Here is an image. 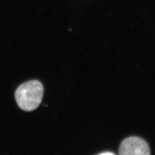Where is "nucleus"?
<instances>
[{"label":"nucleus","mask_w":155,"mask_h":155,"mask_svg":"<svg viewBox=\"0 0 155 155\" xmlns=\"http://www.w3.org/2000/svg\"><path fill=\"white\" fill-rule=\"evenodd\" d=\"M43 91V85L38 80H31L21 84L15 93L18 106L25 111L35 110L41 102Z\"/></svg>","instance_id":"f257e3e1"},{"label":"nucleus","mask_w":155,"mask_h":155,"mask_svg":"<svg viewBox=\"0 0 155 155\" xmlns=\"http://www.w3.org/2000/svg\"><path fill=\"white\" fill-rule=\"evenodd\" d=\"M120 155H150L148 143L141 138L131 137L125 139L119 148Z\"/></svg>","instance_id":"f03ea898"},{"label":"nucleus","mask_w":155,"mask_h":155,"mask_svg":"<svg viewBox=\"0 0 155 155\" xmlns=\"http://www.w3.org/2000/svg\"><path fill=\"white\" fill-rule=\"evenodd\" d=\"M98 155H115L114 154H113V153H110V152H105L103 153H101L100 154Z\"/></svg>","instance_id":"7ed1b4c3"}]
</instances>
